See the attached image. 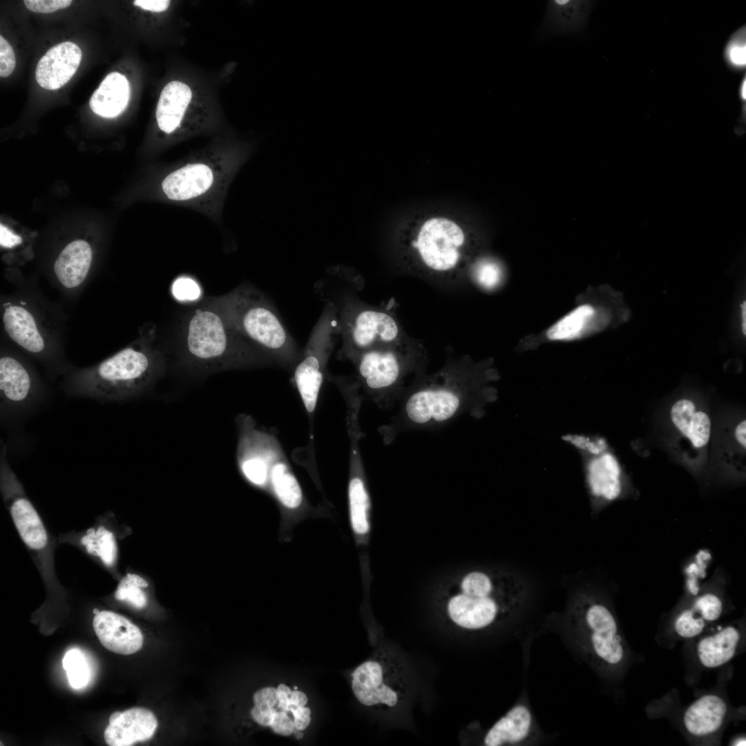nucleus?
Returning <instances> with one entry per match:
<instances>
[{"instance_id":"obj_1","label":"nucleus","mask_w":746,"mask_h":746,"mask_svg":"<svg viewBox=\"0 0 746 746\" xmlns=\"http://www.w3.org/2000/svg\"><path fill=\"white\" fill-rule=\"evenodd\" d=\"M499 378L492 358H463L460 363L446 365L403 396L398 415L382 430L385 441L403 428H436L466 413L481 417L497 398L492 383Z\"/></svg>"},{"instance_id":"obj_2","label":"nucleus","mask_w":746,"mask_h":746,"mask_svg":"<svg viewBox=\"0 0 746 746\" xmlns=\"http://www.w3.org/2000/svg\"><path fill=\"white\" fill-rule=\"evenodd\" d=\"M152 333H142L126 347L100 363L75 371L67 389L75 396L120 401L147 390L162 375L164 358Z\"/></svg>"},{"instance_id":"obj_3","label":"nucleus","mask_w":746,"mask_h":746,"mask_svg":"<svg viewBox=\"0 0 746 746\" xmlns=\"http://www.w3.org/2000/svg\"><path fill=\"white\" fill-rule=\"evenodd\" d=\"M229 326L272 363L294 369L302 352L283 323L275 307L257 288L242 284L209 302Z\"/></svg>"},{"instance_id":"obj_4","label":"nucleus","mask_w":746,"mask_h":746,"mask_svg":"<svg viewBox=\"0 0 746 746\" xmlns=\"http://www.w3.org/2000/svg\"><path fill=\"white\" fill-rule=\"evenodd\" d=\"M246 342L209 303L196 308L185 322L182 356L191 367L204 372L272 363Z\"/></svg>"},{"instance_id":"obj_5","label":"nucleus","mask_w":746,"mask_h":746,"mask_svg":"<svg viewBox=\"0 0 746 746\" xmlns=\"http://www.w3.org/2000/svg\"><path fill=\"white\" fill-rule=\"evenodd\" d=\"M618 298L606 287H589L578 294L571 309L537 332L521 338L515 345L519 353L546 345L577 342L613 325L619 314Z\"/></svg>"},{"instance_id":"obj_6","label":"nucleus","mask_w":746,"mask_h":746,"mask_svg":"<svg viewBox=\"0 0 746 746\" xmlns=\"http://www.w3.org/2000/svg\"><path fill=\"white\" fill-rule=\"evenodd\" d=\"M527 594L528 585L524 579L477 590H455L446 600V613L457 629L470 633L483 632L520 609Z\"/></svg>"},{"instance_id":"obj_7","label":"nucleus","mask_w":746,"mask_h":746,"mask_svg":"<svg viewBox=\"0 0 746 746\" xmlns=\"http://www.w3.org/2000/svg\"><path fill=\"white\" fill-rule=\"evenodd\" d=\"M338 334V309L333 302H328L309 336L300 358L293 369L294 381L309 421L312 443L314 439L313 421L318 400L327 374V362Z\"/></svg>"},{"instance_id":"obj_8","label":"nucleus","mask_w":746,"mask_h":746,"mask_svg":"<svg viewBox=\"0 0 746 746\" xmlns=\"http://www.w3.org/2000/svg\"><path fill=\"white\" fill-rule=\"evenodd\" d=\"M246 158L238 157L226 164L195 161L171 169L162 180V192L169 202L206 206L224 194Z\"/></svg>"},{"instance_id":"obj_9","label":"nucleus","mask_w":746,"mask_h":746,"mask_svg":"<svg viewBox=\"0 0 746 746\" xmlns=\"http://www.w3.org/2000/svg\"><path fill=\"white\" fill-rule=\"evenodd\" d=\"M252 702L253 721L276 735L300 739L311 725L308 696L295 685L280 682L263 687L254 693Z\"/></svg>"},{"instance_id":"obj_10","label":"nucleus","mask_w":746,"mask_h":746,"mask_svg":"<svg viewBox=\"0 0 746 746\" xmlns=\"http://www.w3.org/2000/svg\"><path fill=\"white\" fill-rule=\"evenodd\" d=\"M356 699L371 708L394 709L405 699L408 680L403 662L396 656L379 651L358 664L350 674Z\"/></svg>"},{"instance_id":"obj_11","label":"nucleus","mask_w":746,"mask_h":746,"mask_svg":"<svg viewBox=\"0 0 746 746\" xmlns=\"http://www.w3.org/2000/svg\"><path fill=\"white\" fill-rule=\"evenodd\" d=\"M336 307L343 342L341 358L350 360L372 348L394 346L397 341L399 327L388 313L347 299Z\"/></svg>"},{"instance_id":"obj_12","label":"nucleus","mask_w":746,"mask_h":746,"mask_svg":"<svg viewBox=\"0 0 746 746\" xmlns=\"http://www.w3.org/2000/svg\"><path fill=\"white\" fill-rule=\"evenodd\" d=\"M350 360L356 369L358 389L374 404L388 409L403 398L405 366L394 346L372 348Z\"/></svg>"},{"instance_id":"obj_13","label":"nucleus","mask_w":746,"mask_h":746,"mask_svg":"<svg viewBox=\"0 0 746 746\" xmlns=\"http://www.w3.org/2000/svg\"><path fill=\"white\" fill-rule=\"evenodd\" d=\"M569 615L575 631L597 658L611 665L622 661L624 649L618 624L605 604L588 597L577 598Z\"/></svg>"},{"instance_id":"obj_14","label":"nucleus","mask_w":746,"mask_h":746,"mask_svg":"<svg viewBox=\"0 0 746 746\" xmlns=\"http://www.w3.org/2000/svg\"><path fill=\"white\" fill-rule=\"evenodd\" d=\"M465 245L466 236L461 227L440 217L425 222L410 243L423 265L442 275L459 265Z\"/></svg>"},{"instance_id":"obj_15","label":"nucleus","mask_w":746,"mask_h":746,"mask_svg":"<svg viewBox=\"0 0 746 746\" xmlns=\"http://www.w3.org/2000/svg\"><path fill=\"white\" fill-rule=\"evenodd\" d=\"M238 441L237 460L246 479L255 486L269 485L271 467L284 452L274 434L258 428L249 415L237 418Z\"/></svg>"},{"instance_id":"obj_16","label":"nucleus","mask_w":746,"mask_h":746,"mask_svg":"<svg viewBox=\"0 0 746 746\" xmlns=\"http://www.w3.org/2000/svg\"><path fill=\"white\" fill-rule=\"evenodd\" d=\"M0 396L3 412L30 409L41 396V386L30 367L9 352L1 353Z\"/></svg>"},{"instance_id":"obj_17","label":"nucleus","mask_w":746,"mask_h":746,"mask_svg":"<svg viewBox=\"0 0 746 746\" xmlns=\"http://www.w3.org/2000/svg\"><path fill=\"white\" fill-rule=\"evenodd\" d=\"M1 320L8 337L26 352L44 360L52 355L49 338L36 314L23 300H10L1 307Z\"/></svg>"},{"instance_id":"obj_18","label":"nucleus","mask_w":746,"mask_h":746,"mask_svg":"<svg viewBox=\"0 0 746 746\" xmlns=\"http://www.w3.org/2000/svg\"><path fill=\"white\" fill-rule=\"evenodd\" d=\"M347 423L350 441L347 487L349 518L354 534L361 538L367 535L370 531V499L360 450L362 433L359 421L351 419Z\"/></svg>"},{"instance_id":"obj_19","label":"nucleus","mask_w":746,"mask_h":746,"mask_svg":"<svg viewBox=\"0 0 746 746\" xmlns=\"http://www.w3.org/2000/svg\"><path fill=\"white\" fill-rule=\"evenodd\" d=\"M110 519L111 515L107 512L99 516L91 527L61 533L57 541L58 544H68L79 548L116 577L118 542Z\"/></svg>"},{"instance_id":"obj_20","label":"nucleus","mask_w":746,"mask_h":746,"mask_svg":"<svg viewBox=\"0 0 746 746\" xmlns=\"http://www.w3.org/2000/svg\"><path fill=\"white\" fill-rule=\"evenodd\" d=\"M585 480L591 499L604 503L618 499L622 492V469L617 458L609 452L582 456Z\"/></svg>"},{"instance_id":"obj_21","label":"nucleus","mask_w":746,"mask_h":746,"mask_svg":"<svg viewBox=\"0 0 746 746\" xmlns=\"http://www.w3.org/2000/svg\"><path fill=\"white\" fill-rule=\"evenodd\" d=\"M93 614V629L106 649L118 654L130 655L142 648L143 635L139 627L126 618L106 610H99Z\"/></svg>"},{"instance_id":"obj_22","label":"nucleus","mask_w":746,"mask_h":746,"mask_svg":"<svg viewBox=\"0 0 746 746\" xmlns=\"http://www.w3.org/2000/svg\"><path fill=\"white\" fill-rule=\"evenodd\" d=\"M82 57V50L74 42L55 45L39 59L35 70L37 82L47 90L62 87L77 71Z\"/></svg>"},{"instance_id":"obj_23","label":"nucleus","mask_w":746,"mask_h":746,"mask_svg":"<svg viewBox=\"0 0 746 746\" xmlns=\"http://www.w3.org/2000/svg\"><path fill=\"white\" fill-rule=\"evenodd\" d=\"M594 2L586 0H549L542 30L552 35H573L585 30Z\"/></svg>"},{"instance_id":"obj_24","label":"nucleus","mask_w":746,"mask_h":746,"mask_svg":"<svg viewBox=\"0 0 746 746\" xmlns=\"http://www.w3.org/2000/svg\"><path fill=\"white\" fill-rule=\"evenodd\" d=\"M157 721L154 714L143 707H134L121 712L109 723L104 731V740L110 746H129L145 741L154 734Z\"/></svg>"},{"instance_id":"obj_25","label":"nucleus","mask_w":746,"mask_h":746,"mask_svg":"<svg viewBox=\"0 0 746 746\" xmlns=\"http://www.w3.org/2000/svg\"><path fill=\"white\" fill-rule=\"evenodd\" d=\"M533 716L524 703L512 707L487 731L483 738L486 746L515 745L524 743L532 734Z\"/></svg>"},{"instance_id":"obj_26","label":"nucleus","mask_w":746,"mask_h":746,"mask_svg":"<svg viewBox=\"0 0 746 746\" xmlns=\"http://www.w3.org/2000/svg\"><path fill=\"white\" fill-rule=\"evenodd\" d=\"M92 259V248L87 241L78 239L68 244L53 265L60 286L68 291L81 287L88 274Z\"/></svg>"},{"instance_id":"obj_27","label":"nucleus","mask_w":746,"mask_h":746,"mask_svg":"<svg viewBox=\"0 0 746 746\" xmlns=\"http://www.w3.org/2000/svg\"><path fill=\"white\" fill-rule=\"evenodd\" d=\"M269 486L286 514H298L305 508L307 503L303 491L284 452L271 467Z\"/></svg>"},{"instance_id":"obj_28","label":"nucleus","mask_w":746,"mask_h":746,"mask_svg":"<svg viewBox=\"0 0 746 746\" xmlns=\"http://www.w3.org/2000/svg\"><path fill=\"white\" fill-rule=\"evenodd\" d=\"M191 98V88L180 81H171L164 87L155 111L157 124L162 132L169 135L180 127Z\"/></svg>"},{"instance_id":"obj_29","label":"nucleus","mask_w":746,"mask_h":746,"mask_svg":"<svg viewBox=\"0 0 746 746\" xmlns=\"http://www.w3.org/2000/svg\"><path fill=\"white\" fill-rule=\"evenodd\" d=\"M130 98V85L126 77L117 72L109 73L92 95L91 110L104 117H115L126 108Z\"/></svg>"},{"instance_id":"obj_30","label":"nucleus","mask_w":746,"mask_h":746,"mask_svg":"<svg viewBox=\"0 0 746 746\" xmlns=\"http://www.w3.org/2000/svg\"><path fill=\"white\" fill-rule=\"evenodd\" d=\"M727 711L725 702L716 695H705L686 710L683 722L687 731L696 736L716 731L723 724Z\"/></svg>"},{"instance_id":"obj_31","label":"nucleus","mask_w":746,"mask_h":746,"mask_svg":"<svg viewBox=\"0 0 746 746\" xmlns=\"http://www.w3.org/2000/svg\"><path fill=\"white\" fill-rule=\"evenodd\" d=\"M674 425L687 437L696 448L705 446L709 441L711 422L707 414L696 411L694 403L688 399L676 401L671 409Z\"/></svg>"},{"instance_id":"obj_32","label":"nucleus","mask_w":746,"mask_h":746,"mask_svg":"<svg viewBox=\"0 0 746 746\" xmlns=\"http://www.w3.org/2000/svg\"><path fill=\"white\" fill-rule=\"evenodd\" d=\"M739 638V632L732 627L703 638L697 647L700 662L707 668L727 663L734 657Z\"/></svg>"},{"instance_id":"obj_33","label":"nucleus","mask_w":746,"mask_h":746,"mask_svg":"<svg viewBox=\"0 0 746 746\" xmlns=\"http://www.w3.org/2000/svg\"><path fill=\"white\" fill-rule=\"evenodd\" d=\"M470 276L477 287L486 292L502 288L508 278L507 269L501 261L490 256H479L470 267Z\"/></svg>"},{"instance_id":"obj_34","label":"nucleus","mask_w":746,"mask_h":746,"mask_svg":"<svg viewBox=\"0 0 746 746\" xmlns=\"http://www.w3.org/2000/svg\"><path fill=\"white\" fill-rule=\"evenodd\" d=\"M148 586L149 582L143 576L127 573L119 579L113 596L117 601L125 602L136 609H142L148 604L144 591Z\"/></svg>"},{"instance_id":"obj_35","label":"nucleus","mask_w":746,"mask_h":746,"mask_svg":"<svg viewBox=\"0 0 746 746\" xmlns=\"http://www.w3.org/2000/svg\"><path fill=\"white\" fill-rule=\"evenodd\" d=\"M62 664L72 687L80 689L88 684L89 667L82 651L76 649L68 651L63 658Z\"/></svg>"},{"instance_id":"obj_36","label":"nucleus","mask_w":746,"mask_h":746,"mask_svg":"<svg viewBox=\"0 0 746 746\" xmlns=\"http://www.w3.org/2000/svg\"><path fill=\"white\" fill-rule=\"evenodd\" d=\"M562 439L576 449L582 456L600 455L607 448L606 442L604 439L591 437L583 434H566L562 437Z\"/></svg>"},{"instance_id":"obj_37","label":"nucleus","mask_w":746,"mask_h":746,"mask_svg":"<svg viewBox=\"0 0 746 746\" xmlns=\"http://www.w3.org/2000/svg\"><path fill=\"white\" fill-rule=\"evenodd\" d=\"M745 28L738 30L730 39L725 50L727 63L734 69L741 70L746 66Z\"/></svg>"},{"instance_id":"obj_38","label":"nucleus","mask_w":746,"mask_h":746,"mask_svg":"<svg viewBox=\"0 0 746 746\" xmlns=\"http://www.w3.org/2000/svg\"><path fill=\"white\" fill-rule=\"evenodd\" d=\"M705 626V620L692 608L682 612L675 622L678 634L687 638L700 634Z\"/></svg>"},{"instance_id":"obj_39","label":"nucleus","mask_w":746,"mask_h":746,"mask_svg":"<svg viewBox=\"0 0 746 746\" xmlns=\"http://www.w3.org/2000/svg\"><path fill=\"white\" fill-rule=\"evenodd\" d=\"M691 608L705 621L712 622L721 615L723 603L716 595L709 593L698 597Z\"/></svg>"},{"instance_id":"obj_40","label":"nucleus","mask_w":746,"mask_h":746,"mask_svg":"<svg viewBox=\"0 0 746 746\" xmlns=\"http://www.w3.org/2000/svg\"><path fill=\"white\" fill-rule=\"evenodd\" d=\"M171 291L175 299L180 301H193L198 299L202 290L198 283L189 276H180L172 285Z\"/></svg>"},{"instance_id":"obj_41","label":"nucleus","mask_w":746,"mask_h":746,"mask_svg":"<svg viewBox=\"0 0 746 746\" xmlns=\"http://www.w3.org/2000/svg\"><path fill=\"white\" fill-rule=\"evenodd\" d=\"M16 65L15 55L10 44L3 36H0V76L6 77L11 75Z\"/></svg>"},{"instance_id":"obj_42","label":"nucleus","mask_w":746,"mask_h":746,"mask_svg":"<svg viewBox=\"0 0 746 746\" xmlns=\"http://www.w3.org/2000/svg\"><path fill=\"white\" fill-rule=\"evenodd\" d=\"M26 7L35 12L50 13L59 9L66 8L69 6L70 0H26L23 1Z\"/></svg>"},{"instance_id":"obj_43","label":"nucleus","mask_w":746,"mask_h":746,"mask_svg":"<svg viewBox=\"0 0 746 746\" xmlns=\"http://www.w3.org/2000/svg\"><path fill=\"white\" fill-rule=\"evenodd\" d=\"M133 4L143 10L155 12H160L166 10L169 5L168 0H135Z\"/></svg>"},{"instance_id":"obj_44","label":"nucleus","mask_w":746,"mask_h":746,"mask_svg":"<svg viewBox=\"0 0 746 746\" xmlns=\"http://www.w3.org/2000/svg\"><path fill=\"white\" fill-rule=\"evenodd\" d=\"M22 242L20 236L15 234L3 224L0 225V244L1 247L12 249Z\"/></svg>"},{"instance_id":"obj_45","label":"nucleus","mask_w":746,"mask_h":746,"mask_svg":"<svg viewBox=\"0 0 746 746\" xmlns=\"http://www.w3.org/2000/svg\"><path fill=\"white\" fill-rule=\"evenodd\" d=\"M735 436L738 443L746 447V421H742L736 428Z\"/></svg>"},{"instance_id":"obj_46","label":"nucleus","mask_w":746,"mask_h":746,"mask_svg":"<svg viewBox=\"0 0 746 746\" xmlns=\"http://www.w3.org/2000/svg\"><path fill=\"white\" fill-rule=\"evenodd\" d=\"M741 307H742L743 332L745 335L746 334V323H745V321H745L746 320V318H745V316H746V304H745V301H744L742 303Z\"/></svg>"},{"instance_id":"obj_47","label":"nucleus","mask_w":746,"mask_h":746,"mask_svg":"<svg viewBox=\"0 0 746 746\" xmlns=\"http://www.w3.org/2000/svg\"><path fill=\"white\" fill-rule=\"evenodd\" d=\"M740 95L743 100L746 99V79L744 78L740 88Z\"/></svg>"},{"instance_id":"obj_48","label":"nucleus","mask_w":746,"mask_h":746,"mask_svg":"<svg viewBox=\"0 0 746 746\" xmlns=\"http://www.w3.org/2000/svg\"><path fill=\"white\" fill-rule=\"evenodd\" d=\"M736 744H735L736 745H745V739H741L740 740H737L736 742Z\"/></svg>"}]
</instances>
